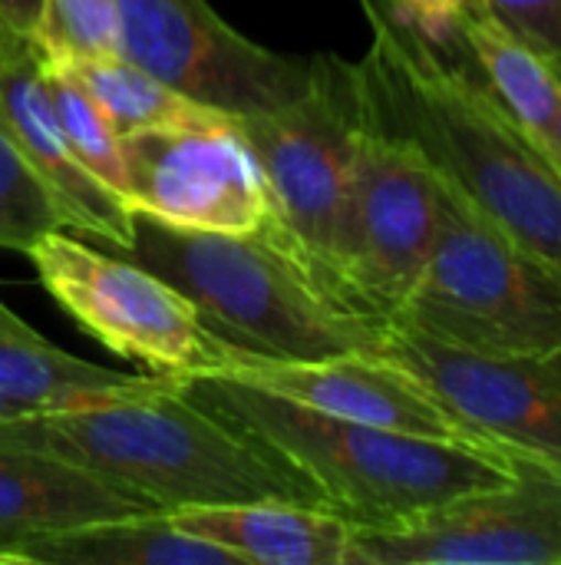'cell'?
<instances>
[{
    "instance_id": "cell-6",
    "label": "cell",
    "mask_w": 561,
    "mask_h": 565,
    "mask_svg": "<svg viewBox=\"0 0 561 565\" xmlns=\"http://www.w3.org/2000/svg\"><path fill=\"white\" fill-rule=\"evenodd\" d=\"M26 258L56 308L106 351L136 361L145 374H222L235 344L208 328L202 311L152 268L129 255L93 248L83 235L53 228Z\"/></svg>"
},
{
    "instance_id": "cell-4",
    "label": "cell",
    "mask_w": 561,
    "mask_h": 565,
    "mask_svg": "<svg viewBox=\"0 0 561 565\" xmlns=\"http://www.w3.org/2000/svg\"><path fill=\"white\" fill-rule=\"evenodd\" d=\"M179 288L215 334L265 358L377 354L384 321L360 311L274 222L255 235L195 232L132 212L126 252Z\"/></svg>"
},
{
    "instance_id": "cell-8",
    "label": "cell",
    "mask_w": 561,
    "mask_h": 565,
    "mask_svg": "<svg viewBox=\"0 0 561 565\" xmlns=\"http://www.w3.org/2000/svg\"><path fill=\"white\" fill-rule=\"evenodd\" d=\"M440 228V179L417 149L364 132L334 228L327 275L370 318H397L420 285Z\"/></svg>"
},
{
    "instance_id": "cell-30",
    "label": "cell",
    "mask_w": 561,
    "mask_h": 565,
    "mask_svg": "<svg viewBox=\"0 0 561 565\" xmlns=\"http://www.w3.org/2000/svg\"><path fill=\"white\" fill-rule=\"evenodd\" d=\"M0 565H17V559H13V553H7L3 546H0Z\"/></svg>"
},
{
    "instance_id": "cell-15",
    "label": "cell",
    "mask_w": 561,
    "mask_h": 565,
    "mask_svg": "<svg viewBox=\"0 0 561 565\" xmlns=\"http://www.w3.org/2000/svg\"><path fill=\"white\" fill-rule=\"evenodd\" d=\"M149 510V503L63 457L0 437V546L13 553L17 565V550L30 540Z\"/></svg>"
},
{
    "instance_id": "cell-2",
    "label": "cell",
    "mask_w": 561,
    "mask_h": 565,
    "mask_svg": "<svg viewBox=\"0 0 561 565\" xmlns=\"http://www.w3.org/2000/svg\"><path fill=\"white\" fill-rule=\"evenodd\" d=\"M0 437L63 457L162 513L251 500L321 503L274 454L195 404L179 377L112 401L20 414L0 420Z\"/></svg>"
},
{
    "instance_id": "cell-24",
    "label": "cell",
    "mask_w": 561,
    "mask_h": 565,
    "mask_svg": "<svg viewBox=\"0 0 561 565\" xmlns=\"http://www.w3.org/2000/svg\"><path fill=\"white\" fill-rule=\"evenodd\" d=\"M513 36L549 66L561 63V0H479Z\"/></svg>"
},
{
    "instance_id": "cell-10",
    "label": "cell",
    "mask_w": 561,
    "mask_h": 565,
    "mask_svg": "<svg viewBox=\"0 0 561 565\" xmlns=\"http://www.w3.org/2000/svg\"><path fill=\"white\" fill-rule=\"evenodd\" d=\"M350 565H561V477L516 460L503 487L397 526H354Z\"/></svg>"
},
{
    "instance_id": "cell-19",
    "label": "cell",
    "mask_w": 561,
    "mask_h": 565,
    "mask_svg": "<svg viewBox=\"0 0 561 565\" xmlns=\"http://www.w3.org/2000/svg\"><path fill=\"white\" fill-rule=\"evenodd\" d=\"M53 63V60H50ZM63 66L106 113L119 136L145 132V129H182V126H235V116L202 106L162 83L155 73L126 60L122 53L69 60Z\"/></svg>"
},
{
    "instance_id": "cell-14",
    "label": "cell",
    "mask_w": 561,
    "mask_h": 565,
    "mask_svg": "<svg viewBox=\"0 0 561 565\" xmlns=\"http://www.w3.org/2000/svg\"><path fill=\"white\" fill-rule=\"evenodd\" d=\"M0 132L46 185L66 232L129 248L132 209L79 162L50 96L43 50L10 30H0Z\"/></svg>"
},
{
    "instance_id": "cell-22",
    "label": "cell",
    "mask_w": 561,
    "mask_h": 565,
    "mask_svg": "<svg viewBox=\"0 0 561 565\" xmlns=\"http://www.w3.org/2000/svg\"><path fill=\"white\" fill-rule=\"evenodd\" d=\"M36 46L53 63L119 53L116 0H43Z\"/></svg>"
},
{
    "instance_id": "cell-17",
    "label": "cell",
    "mask_w": 561,
    "mask_h": 565,
    "mask_svg": "<svg viewBox=\"0 0 561 565\" xmlns=\"http://www.w3.org/2000/svg\"><path fill=\"white\" fill-rule=\"evenodd\" d=\"M165 374H129L83 361L50 344L13 308L0 301V397L23 414L63 411L149 391Z\"/></svg>"
},
{
    "instance_id": "cell-21",
    "label": "cell",
    "mask_w": 561,
    "mask_h": 565,
    "mask_svg": "<svg viewBox=\"0 0 561 565\" xmlns=\"http://www.w3.org/2000/svg\"><path fill=\"white\" fill-rule=\"evenodd\" d=\"M46 83L56 106V116L66 129V139L79 162L116 195L126 199V162H122V136L112 129L106 113L93 103V96L56 63L46 60ZM129 205V202H126Z\"/></svg>"
},
{
    "instance_id": "cell-13",
    "label": "cell",
    "mask_w": 561,
    "mask_h": 565,
    "mask_svg": "<svg viewBox=\"0 0 561 565\" xmlns=\"http://www.w3.org/2000/svg\"><path fill=\"white\" fill-rule=\"evenodd\" d=\"M215 377H231L301 407L410 434L443 444L473 447L489 457H506L456 417L417 374L384 354H337L314 361H284L235 348L228 367ZM509 460V457H506Z\"/></svg>"
},
{
    "instance_id": "cell-20",
    "label": "cell",
    "mask_w": 561,
    "mask_h": 565,
    "mask_svg": "<svg viewBox=\"0 0 561 565\" xmlns=\"http://www.w3.org/2000/svg\"><path fill=\"white\" fill-rule=\"evenodd\" d=\"M460 36L486 86L509 106L513 116H519V122L542 136L559 109V79L552 66L532 46L513 36L483 3L463 13Z\"/></svg>"
},
{
    "instance_id": "cell-1",
    "label": "cell",
    "mask_w": 561,
    "mask_h": 565,
    "mask_svg": "<svg viewBox=\"0 0 561 565\" xmlns=\"http://www.w3.org/2000/svg\"><path fill=\"white\" fill-rule=\"evenodd\" d=\"M370 46L357 60L370 122L423 162L516 245L561 271V172L539 136L466 66L384 0H360Z\"/></svg>"
},
{
    "instance_id": "cell-29",
    "label": "cell",
    "mask_w": 561,
    "mask_h": 565,
    "mask_svg": "<svg viewBox=\"0 0 561 565\" xmlns=\"http://www.w3.org/2000/svg\"><path fill=\"white\" fill-rule=\"evenodd\" d=\"M20 414H23L20 407H13L10 401H3V397H0V420H10V417H20Z\"/></svg>"
},
{
    "instance_id": "cell-5",
    "label": "cell",
    "mask_w": 561,
    "mask_h": 565,
    "mask_svg": "<svg viewBox=\"0 0 561 565\" xmlns=\"http://www.w3.org/2000/svg\"><path fill=\"white\" fill-rule=\"evenodd\" d=\"M397 318L476 354L549 358L561 351V271L440 179L436 242Z\"/></svg>"
},
{
    "instance_id": "cell-26",
    "label": "cell",
    "mask_w": 561,
    "mask_h": 565,
    "mask_svg": "<svg viewBox=\"0 0 561 565\" xmlns=\"http://www.w3.org/2000/svg\"><path fill=\"white\" fill-rule=\"evenodd\" d=\"M43 17V0H0V30L36 40Z\"/></svg>"
},
{
    "instance_id": "cell-11",
    "label": "cell",
    "mask_w": 561,
    "mask_h": 565,
    "mask_svg": "<svg viewBox=\"0 0 561 565\" xmlns=\"http://www.w3.org/2000/svg\"><path fill=\"white\" fill-rule=\"evenodd\" d=\"M377 354L417 374L509 460L561 477V391L542 358L476 354L400 318L384 321Z\"/></svg>"
},
{
    "instance_id": "cell-12",
    "label": "cell",
    "mask_w": 561,
    "mask_h": 565,
    "mask_svg": "<svg viewBox=\"0 0 561 565\" xmlns=\"http://www.w3.org/2000/svg\"><path fill=\"white\" fill-rule=\"evenodd\" d=\"M126 202L165 225L255 235L278 222L265 175L235 126L122 136Z\"/></svg>"
},
{
    "instance_id": "cell-16",
    "label": "cell",
    "mask_w": 561,
    "mask_h": 565,
    "mask_svg": "<svg viewBox=\"0 0 561 565\" xmlns=\"http://www.w3.org/2000/svg\"><path fill=\"white\" fill-rule=\"evenodd\" d=\"M241 565H350L354 523L321 503L251 500L172 513Z\"/></svg>"
},
{
    "instance_id": "cell-3",
    "label": "cell",
    "mask_w": 561,
    "mask_h": 565,
    "mask_svg": "<svg viewBox=\"0 0 561 565\" xmlns=\"http://www.w3.org/2000/svg\"><path fill=\"white\" fill-rule=\"evenodd\" d=\"M182 391L274 454L354 526H397L516 477V460L331 417L231 377H185Z\"/></svg>"
},
{
    "instance_id": "cell-18",
    "label": "cell",
    "mask_w": 561,
    "mask_h": 565,
    "mask_svg": "<svg viewBox=\"0 0 561 565\" xmlns=\"http://www.w3.org/2000/svg\"><path fill=\"white\" fill-rule=\"evenodd\" d=\"M20 565H241L235 553L185 530L172 513L149 510L30 540Z\"/></svg>"
},
{
    "instance_id": "cell-25",
    "label": "cell",
    "mask_w": 561,
    "mask_h": 565,
    "mask_svg": "<svg viewBox=\"0 0 561 565\" xmlns=\"http://www.w3.org/2000/svg\"><path fill=\"white\" fill-rule=\"evenodd\" d=\"M400 20H407L420 36H427L436 50L456 60L463 50L460 20L479 0H384Z\"/></svg>"
},
{
    "instance_id": "cell-9",
    "label": "cell",
    "mask_w": 561,
    "mask_h": 565,
    "mask_svg": "<svg viewBox=\"0 0 561 565\" xmlns=\"http://www.w3.org/2000/svg\"><path fill=\"white\" fill-rule=\"evenodd\" d=\"M116 10L126 60L228 116L284 106L311 83V56L255 43L208 0H116Z\"/></svg>"
},
{
    "instance_id": "cell-23",
    "label": "cell",
    "mask_w": 561,
    "mask_h": 565,
    "mask_svg": "<svg viewBox=\"0 0 561 565\" xmlns=\"http://www.w3.org/2000/svg\"><path fill=\"white\" fill-rule=\"evenodd\" d=\"M53 228H63L53 195L0 132V252L26 255Z\"/></svg>"
},
{
    "instance_id": "cell-28",
    "label": "cell",
    "mask_w": 561,
    "mask_h": 565,
    "mask_svg": "<svg viewBox=\"0 0 561 565\" xmlns=\"http://www.w3.org/2000/svg\"><path fill=\"white\" fill-rule=\"evenodd\" d=\"M542 361H546V367H549L552 381L559 384V391H561V351H555V354H549V358H542Z\"/></svg>"
},
{
    "instance_id": "cell-27",
    "label": "cell",
    "mask_w": 561,
    "mask_h": 565,
    "mask_svg": "<svg viewBox=\"0 0 561 565\" xmlns=\"http://www.w3.org/2000/svg\"><path fill=\"white\" fill-rule=\"evenodd\" d=\"M552 73L559 79V109H555V119L549 122V129L539 136V142H542L546 156L552 159V166L561 172V63H552Z\"/></svg>"
},
{
    "instance_id": "cell-7",
    "label": "cell",
    "mask_w": 561,
    "mask_h": 565,
    "mask_svg": "<svg viewBox=\"0 0 561 565\" xmlns=\"http://www.w3.org/2000/svg\"><path fill=\"white\" fill-rule=\"evenodd\" d=\"M367 129L360 66L337 53L311 56V83L291 103L235 116V132L265 175L278 225L324 275Z\"/></svg>"
}]
</instances>
